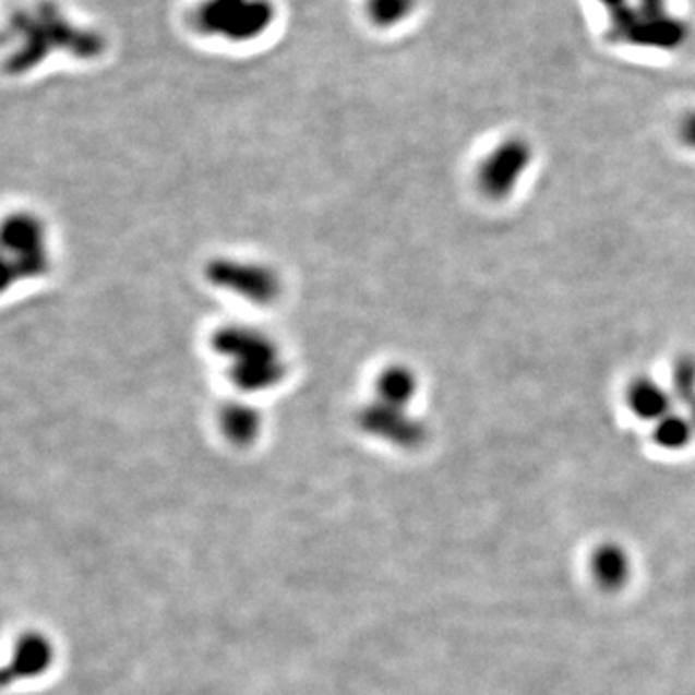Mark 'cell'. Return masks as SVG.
<instances>
[{"label": "cell", "instance_id": "obj_1", "mask_svg": "<svg viewBox=\"0 0 695 695\" xmlns=\"http://www.w3.org/2000/svg\"><path fill=\"white\" fill-rule=\"evenodd\" d=\"M10 34L17 43L16 52L10 59L14 70L35 67L55 51H68L77 57H97L103 51L99 35L72 24L52 4H37L34 9L16 12L12 16Z\"/></svg>", "mask_w": 695, "mask_h": 695}, {"label": "cell", "instance_id": "obj_2", "mask_svg": "<svg viewBox=\"0 0 695 695\" xmlns=\"http://www.w3.org/2000/svg\"><path fill=\"white\" fill-rule=\"evenodd\" d=\"M277 9L271 0H200L192 24L207 37L228 43H252L275 24Z\"/></svg>", "mask_w": 695, "mask_h": 695}, {"label": "cell", "instance_id": "obj_3", "mask_svg": "<svg viewBox=\"0 0 695 695\" xmlns=\"http://www.w3.org/2000/svg\"><path fill=\"white\" fill-rule=\"evenodd\" d=\"M416 7L418 0H366V14L373 26L388 29L406 22Z\"/></svg>", "mask_w": 695, "mask_h": 695}, {"label": "cell", "instance_id": "obj_4", "mask_svg": "<svg viewBox=\"0 0 695 695\" xmlns=\"http://www.w3.org/2000/svg\"><path fill=\"white\" fill-rule=\"evenodd\" d=\"M684 135H686L690 142H694L695 145V112L694 115H690L686 122H684Z\"/></svg>", "mask_w": 695, "mask_h": 695}]
</instances>
